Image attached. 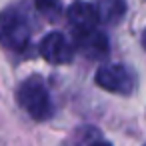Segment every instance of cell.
Masks as SVG:
<instances>
[{
    "instance_id": "7",
    "label": "cell",
    "mask_w": 146,
    "mask_h": 146,
    "mask_svg": "<svg viewBox=\"0 0 146 146\" xmlns=\"http://www.w3.org/2000/svg\"><path fill=\"white\" fill-rule=\"evenodd\" d=\"M94 8L98 12V20L106 22V24L118 22L126 14V2L124 0H96Z\"/></svg>"
},
{
    "instance_id": "8",
    "label": "cell",
    "mask_w": 146,
    "mask_h": 146,
    "mask_svg": "<svg viewBox=\"0 0 146 146\" xmlns=\"http://www.w3.org/2000/svg\"><path fill=\"white\" fill-rule=\"evenodd\" d=\"M34 8H36L42 16L54 20V18L62 12V0H34Z\"/></svg>"
},
{
    "instance_id": "4",
    "label": "cell",
    "mask_w": 146,
    "mask_h": 146,
    "mask_svg": "<svg viewBox=\"0 0 146 146\" xmlns=\"http://www.w3.org/2000/svg\"><path fill=\"white\" fill-rule=\"evenodd\" d=\"M40 54L46 62L50 64H66L72 60L74 52H72V46L70 42L66 40V36L62 32H50L42 38L40 42Z\"/></svg>"
},
{
    "instance_id": "6",
    "label": "cell",
    "mask_w": 146,
    "mask_h": 146,
    "mask_svg": "<svg viewBox=\"0 0 146 146\" xmlns=\"http://www.w3.org/2000/svg\"><path fill=\"white\" fill-rule=\"evenodd\" d=\"M68 22L72 24L74 32H84V30H92L96 28L98 20V12L94 8V4L82 2V0H76V2L68 8Z\"/></svg>"
},
{
    "instance_id": "3",
    "label": "cell",
    "mask_w": 146,
    "mask_h": 146,
    "mask_svg": "<svg viewBox=\"0 0 146 146\" xmlns=\"http://www.w3.org/2000/svg\"><path fill=\"white\" fill-rule=\"evenodd\" d=\"M94 80L100 88H104L108 92H114V94H130L134 90V84H136L134 72L130 68L122 66V64H112V66L98 68Z\"/></svg>"
},
{
    "instance_id": "11",
    "label": "cell",
    "mask_w": 146,
    "mask_h": 146,
    "mask_svg": "<svg viewBox=\"0 0 146 146\" xmlns=\"http://www.w3.org/2000/svg\"><path fill=\"white\" fill-rule=\"evenodd\" d=\"M144 146H146V144H144Z\"/></svg>"
},
{
    "instance_id": "1",
    "label": "cell",
    "mask_w": 146,
    "mask_h": 146,
    "mask_svg": "<svg viewBox=\"0 0 146 146\" xmlns=\"http://www.w3.org/2000/svg\"><path fill=\"white\" fill-rule=\"evenodd\" d=\"M30 42V22L18 8H6L0 12V44L8 50L22 52Z\"/></svg>"
},
{
    "instance_id": "10",
    "label": "cell",
    "mask_w": 146,
    "mask_h": 146,
    "mask_svg": "<svg viewBox=\"0 0 146 146\" xmlns=\"http://www.w3.org/2000/svg\"><path fill=\"white\" fill-rule=\"evenodd\" d=\"M142 44H144V48H146V30H144V36H142Z\"/></svg>"
},
{
    "instance_id": "9",
    "label": "cell",
    "mask_w": 146,
    "mask_h": 146,
    "mask_svg": "<svg viewBox=\"0 0 146 146\" xmlns=\"http://www.w3.org/2000/svg\"><path fill=\"white\" fill-rule=\"evenodd\" d=\"M92 146H112L110 142H106V140H98V142H94Z\"/></svg>"
},
{
    "instance_id": "5",
    "label": "cell",
    "mask_w": 146,
    "mask_h": 146,
    "mask_svg": "<svg viewBox=\"0 0 146 146\" xmlns=\"http://www.w3.org/2000/svg\"><path fill=\"white\" fill-rule=\"evenodd\" d=\"M74 34H76L74 36L76 48L82 54H86L88 58H104L108 54V40H106V36L100 30L92 28V30L74 32Z\"/></svg>"
},
{
    "instance_id": "2",
    "label": "cell",
    "mask_w": 146,
    "mask_h": 146,
    "mask_svg": "<svg viewBox=\"0 0 146 146\" xmlns=\"http://www.w3.org/2000/svg\"><path fill=\"white\" fill-rule=\"evenodd\" d=\"M18 104L28 112V116H32L34 120H46L52 114V102H50V94L46 90V84L40 76H30L26 78L18 92H16Z\"/></svg>"
}]
</instances>
